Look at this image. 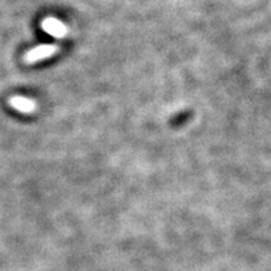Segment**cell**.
Returning <instances> with one entry per match:
<instances>
[{
  "label": "cell",
  "instance_id": "cell-1",
  "mask_svg": "<svg viewBox=\"0 0 271 271\" xmlns=\"http://www.w3.org/2000/svg\"><path fill=\"white\" fill-rule=\"evenodd\" d=\"M56 51H57L56 46H50V44L39 46V47H35L34 50H31L26 54L25 61L26 62H36V61H40V59L50 57Z\"/></svg>",
  "mask_w": 271,
  "mask_h": 271
},
{
  "label": "cell",
  "instance_id": "cell-2",
  "mask_svg": "<svg viewBox=\"0 0 271 271\" xmlns=\"http://www.w3.org/2000/svg\"><path fill=\"white\" fill-rule=\"evenodd\" d=\"M11 105L16 108V110L21 111V112H25V114H29V112H34L35 111V102L26 97H14L11 100Z\"/></svg>",
  "mask_w": 271,
  "mask_h": 271
},
{
  "label": "cell",
  "instance_id": "cell-3",
  "mask_svg": "<svg viewBox=\"0 0 271 271\" xmlns=\"http://www.w3.org/2000/svg\"><path fill=\"white\" fill-rule=\"evenodd\" d=\"M43 26H44V31H46L47 34H50L51 36L61 38V36L65 35V28H64V25H62L61 22H58L57 19H47Z\"/></svg>",
  "mask_w": 271,
  "mask_h": 271
}]
</instances>
